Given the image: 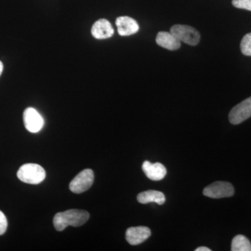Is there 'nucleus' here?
Returning a JSON list of instances; mask_svg holds the SVG:
<instances>
[{
  "label": "nucleus",
  "mask_w": 251,
  "mask_h": 251,
  "mask_svg": "<svg viewBox=\"0 0 251 251\" xmlns=\"http://www.w3.org/2000/svg\"><path fill=\"white\" fill-rule=\"evenodd\" d=\"M90 219V214L87 211L80 209H69V210L59 212L54 216L53 224L54 228L57 231H62L68 226L80 227Z\"/></svg>",
  "instance_id": "nucleus-1"
},
{
  "label": "nucleus",
  "mask_w": 251,
  "mask_h": 251,
  "mask_svg": "<svg viewBox=\"0 0 251 251\" xmlns=\"http://www.w3.org/2000/svg\"><path fill=\"white\" fill-rule=\"evenodd\" d=\"M18 179L29 184H39L46 178V171L40 165L26 163L19 168L17 173Z\"/></svg>",
  "instance_id": "nucleus-2"
},
{
  "label": "nucleus",
  "mask_w": 251,
  "mask_h": 251,
  "mask_svg": "<svg viewBox=\"0 0 251 251\" xmlns=\"http://www.w3.org/2000/svg\"><path fill=\"white\" fill-rule=\"evenodd\" d=\"M171 32L180 41L190 46H197L201 40L199 31L191 26L175 25L171 27Z\"/></svg>",
  "instance_id": "nucleus-3"
},
{
  "label": "nucleus",
  "mask_w": 251,
  "mask_h": 251,
  "mask_svg": "<svg viewBox=\"0 0 251 251\" xmlns=\"http://www.w3.org/2000/svg\"><path fill=\"white\" fill-rule=\"evenodd\" d=\"M234 193L233 186L226 181H216L206 186L203 191L204 196L214 199L231 197Z\"/></svg>",
  "instance_id": "nucleus-4"
},
{
  "label": "nucleus",
  "mask_w": 251,
  "mask_h": 251,
  "mask_svg": "<svg viewBox=\"0 0 251 251\" xmlns=\"http://www.w3.org/2000/svg\"><path fill=\"white\" fill-rule=\"evenodd\" d=\"M94 172L91 169H85L81 171L71 181L69 188L74 193H82L90 189L93 184Z\"/></svg>",
  "instance_id": "nucleus-5"
},
{
  "label": "nucleus",
  "mask_w": 251,
  "mask_h": 251,
  "mask_svg": "<svg viewBox=\"0 0 251 251\" xmlns=\"http://www.w3.org/2000/svg\"><path fill=\"white\" fill-rule=\"evenodd\" d=\"M251 117V97L234 106L229 114V122L237 125Z\"/></svg>",
  "instance_id": "nucleus-6"
},
{
  "label": "nucleus",
  "mask_w": 251,
  "mask_h": 251,
  "mask_svg": "<svg viewBox=\"0 0 251 251\" xmlns=\"http://www.w3.org/2000/svg\"><path fill=\"white\" fill-rule=\"evenodd\" d=\"M23 121L28 131L36 133L42 129L44 120L36 109L27 108L23 113Z\"/></svg>",
  "instance_id": "nucleus-7"
},
{
  "label": "nucleus",
  "mask_w": 251,
  "mask_h": 251,
  "mask_svg": "<svg viewBox=\"0 0 251 251\" xmlns=\"http://www.w3.org/2000/svg\"><path fill=\"white\" fill-rule=\"evenodd\" d=\"M151 234V230L148 227H132L127 229L126 232V239L130 245H138L147 240Z\"/></svg>",
  "instance_id": "nucleus-8"
},
{
  "label": "nucleus",
  "mask_w": 251,
  "mask_h": 251,
  "mask_svg": "<svg viewBox=\"0 0 251 251\" xmlns=\"http://www.w3.org/2000/svg\"><path fill=\"white\" fill-rule=\"evenodd\" d=\"M117 31L120 36L133 35L139 31V25L133 18L128 16H121L117 18Z\"/></svg>",
  "instance_id": "nucleus-9"
},
{
  "label": "nucleus",
  "mask_w": 251,
  "mask_h": 251,
  "mask_svg": "<svg viewBox=\"0 0 251 251\" xmlns=\"http://www.w3.org/2000/svg\"><path fill=\"white\" fill-rule=\"evenodd\" d=\"M143 171L149 179L152 181H160L166 176V168L160 163H151L146 161L143 164Z\"/></svg>",
  "instance_id": "nucleus-10"
},
{
  "label": "nucleus",
  "mask_w": 251,
  "mask_h": 251,
  "mask_svg": "<svg viewBox=\"0 0 251 251\" xmlns=\"http://www.w3.org/2000/svg\"><path fill=\"white\" fill-rule=\"evenodd\" d=\"M92 34L97 39H106L114 34L113 27L106 19H100L92 27Z\"/></svg>",
  "instance_id": "nucleus-11"
},
{
  "label": "nucleus",
  "mask_w": 251,
  "mask_h": 251,
  "mask_svg": "<svg viewBox=\"0 0 251 251\" xmlns=\"http://www.w3.org/2000/svg\"><path fill=\"white\" fill-rule=\"evenodd\" d=\"M156 42L158 46L169 50H176L181 47V41L173 35L171 31L158 32L156 36Z\"/></svg>",
  "instance_id": "nucleus-12"
},
{
  "label": "nucleus",
  "mask_w": 251,
  "mask_h": 251,
  "mask_svg": "<svg viewBox=\"0 0 251 251\" xmlns=\"http://www.w3.org/2000/svg\"><path fill=\"white\" fill-rule=\"evenodd\" d=\"M137 199H138V202L141 204L155 202L161 205L166 202V197H165L164 194L160 191H153V190H150V191H144V192L139 193Z\"/></svg>",
  "instance_id": "nucleus-13"
},
{
  "label": "nucleus",
  "mask_w": 251,
  "mask_h": 251,
  "mask_svg": "<svg viewBox=\"0 0 251 251\" xmlns=\"http://www.w3.org/2000/svg\"><path fill=\"white\" fill-rule=\"evenodd\" d=\"M232 251H251V244L247 237L243 235H237L232 239Z\"/></svg>",
  "instance_id": "nucleus-14"
},
{
  "label": "nucleus",
  "mask_w": 251,
  "mask_h": 251,
  "mask_svg": "<svg viewBox=\"0 0 251 251\" xmlns=\"http://www.w3.org/2000/svg\"><path fill=\"white\" fill-rule=\"evenodd\" d=\"M240 48L244 55L251 56V33L244 36L241 42Z\"/></svg>",
  "instance_id": "nucleus-15"
},
{
  "label": "nucleus",
  "mask_w": 251,
  "mask_h": 251,
  "mask_svg": "<svg viewBox=\"0 0 251 251\" xmlns=\"http://www.w3.org/2000/svg\"><path fill=\"white\" fill-rule=\"evenodd\" d=\"M232 5L238 9L251 11V0H232Z\"/></svg>",
  "instance_id": "nucleus-16"
},
{
  "label": "nucleus",
  "mask_w": 251,
  "mask_h": 251,
  "mask_svg": "<svg viewBox=\"0 0 251 251\" xmlns=\"http://www.w3.org/2000/svg\"><path fill=\"white\" fill-rule=\"evenodd\" d=\"M8 222L4 213L0 211V235H2L7 229Z\"/></svg>",
  "instance_id": "nucleus-17"
},
{
  "label": "nucleus",
  "mask_w": 251,
  "mask_h": 251,
  "mask_svg": "<svg viewBox=\"0 0 251 251\" xmlns=\"http://www.w3.org/2000/svg\"><path fill=\"white\" fill-rule=\"evenodd\" d=\"M196 251H211V249H209V248L202 247L198 248Z\"/></svg>",
  "instance_id": "nucleus-18"
},
{
  "label": "nucleus",
  "mask_w": 251,
  "mask_h": 251,
  "mask_svg": "<svg viewBox=\"0 0 251 251\" xmlns=\"http://www.w3.org/2000/svg\"><path fill=\"white\" fill-rule=\"evenodd\" d=\"M3 69H4V65H3L2 62L0 61V76H1V74H2Z\"/></svg>",
  "instance_id": "nucleus-19"
}]
</instances>
